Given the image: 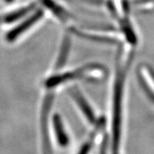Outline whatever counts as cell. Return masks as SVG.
<instances>
[{
	"instance_id": "8992f818",
	"label": "cell",
	"mask_w": 154,
	"mask_h": 154,
	"mask_svg": "<svg viewBox=\"0 0 154 154\" xmlns=\"http://www.w3.org/2000/svg\"><path fill=\"white\" fill-rule=\"evenodd\" d=\"M72 96L74 97V99H75V101L77 102L78 105L81 107V109L84 112V114L86 115L87 118L88 119V121L91 122H94V112L92 111L91 107L88 105V102L85 100V99L83 98V96L81 94V93L76 90L75 88H73V90L70 91Z\"/></svg>"
},
{
	"instance_id": "277c9868",
	"label": "cell",
	"mask_w": 154,
	"mask_h": 154,
	"mask_svg": "<svg viewBox=\"0 0 154 154\" xmlns=\"http://www.w3.org/2000/svg\"><path fill=\"white\" fill-rule=\"evenodd\" d=\"M105 69L97 63H89L75 69L73 70L63 72L58 75H53L45 82V86L51 88L67 82L76 79H86L89 81H99L105 76Z\"/></svg>"
},
{
	"instance_id": "52a82bcc",
	"label": "cell",
	"mask_w": 154,
	"mask_h": 154,
	"mask_svg": "<svg viewBox=\"0 0 154 154\" xmlns=\"http://www.w3.org/2000/svg\"><path fill=\"white\" fill-rule=\"evenodd\" d=\"M53 123H54V129H55L56 136L57 142L59 143L61 146H66L69 143V138L66 133L63 130V127L62 123L60 116L57 115L54 116L53 117Z\"/></svg>"
},
{
	"instance_id": "9c48e42d",
	"label": "cell",
	"mask_w": 154,
	"mask_h": 154,
	"mask_svg": "<svg viewBox=\"0 0 154 154\" xmlns=\"http://www.w3.org/2000/svg\"><path fill=\"white\" fill-rule=\"evenodd\" d=\"M90 147H91V145L90 143L85 144L82 146V148L81 149V152H79V154H88L89 152V150H90Z\"/></svg>"
},
{
	"instance_id": "5b68a950",
	"label": "cell",
	"mask_w": 154,
	"mask_h": 154,
	"mask_svg": "<svg viewBox=\"0 0 154 154\" xmlns=\"http://www.w3.org/2000/svg\"><path fill=\"white\" fill-rule=\"evenodd\" d=\"M67 32L80 38L89 40L114 43L117 45L124 44V37L115 27L113 28H86L79 27L75 24L69 28Z\"/></svg>"
},
{
	"instance_id": "7a4b0ae2",
	"label": "cell",
	"mask_w": 154,
	"mask_h": 154,
	"mask_svg": "<svg viewBox=\"0 0 154 154\" xmlns=\"http://www.w3.org/2000/svg\"><path fill=\"white\" fill-rule=\"evenodd\" d=\"M134 52V48L127 45H118L116 56L115 76L113 83V146L115 152L117 151L120 140L121 107L124 83Z\"/></svg>"
},
{
	"instance_id": "6da1fadb",
	"label": "cell",
	"mask_w": 154,
	"mask_h": 154,
	"mask_svg": "<svg viewBox=\"0 0 154 154\" xmlns=\"http://www.w3.org/2000/svg\"><path fill=\"white\" fill-rule=\"evenodd\" d=\"M63 0H30L11 10L0 13V27L13 28L7 31L5 40L9 44L18 42L42 22L51 20L69 28L75 18L65 7Z\"/></svg>"
},
{
	"instance_id": "30bf717a",
	"label": "cell",
	"mask_w": 154,
	"mask_h": 154,
	"mask_svg": "<svg viewBox=\"0 0 154 154\" xmlns=\"http://www.w3.org/2000/svg\"><path fill=\"white\" fill-rule=\"evenodd\" d=\"M4 1H5V2H8V3H10L11 1H12V0H4Z\"/></svg>"
},
{
	"instance_id": "3957f363",
	"label": "cell",
	"mask_w": 154,
	"mask_h": 154,
	"mask_svg": "<svg viewBox=\"0 0 154 154\" xmlns=\"http://www.w3.org/2000/svg\"><path fill=\"white\" fill-rule=\"evenodd\" d=\"M105 15L108 16L124 37V44L136 49L139 36L134 24L132 5L129 0H105Z\"/></svg>"
},
{
	"instance_id": "ba28073f",
	"label": "cell",
	"mask_w": 154,
	"mask_h": 154,
	"mask_svg": "<svg viewBox=\"0 0 154 154\" xmlns=\"http://www.w3.org/2000/svg\"><path fill=\"white\" fill-rule=\"evenodd\" d=\"M132 8L140 12L153 11L154 0H136L133 3Z\"/></svg>"
}]
</instances>
